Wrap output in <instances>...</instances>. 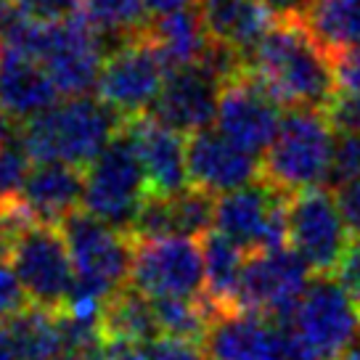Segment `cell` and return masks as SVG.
Returning a JSON list of instances; mask_svg holds the SVG:
<instances>
[{
  "instance_id": "cell-1",
  "label": "cell",
  "mask_w": 360,
  "mask_h": 360,
  "mask_svg": "<svg viewBox=\"0 0 360 360\" xmlns=\"http://www.w3.org/2000/svg\"><path fill=\"white\" fill-rule=\"evenodd\" d=\"M244 72L281 106L326 109L339 90L334 56L313 37L304 22H276L244 61Z\"/></svg>"
},
{
  "instance_id": "cell-2",
  "label": "cell",
  "mask_w": 360,
  "mask_h": 360,
  "mask_svg": "<svg viewBox=\"0 0 360 360\" xmlns=\"http://www.w3.org/2000/svg\"><path fill=\"white\" fill-rule=\"evenodd\" d=\"M124 124L101 98L75 96L24 122L22 148L34 165L64 162L85 169L122 133Z\"/></svg>"
},
{
  "instance_id": "cell-3",
  "label": "cell",
  "mask_w": 360,
  "mask_h": 360,
  "mask_svg": "<svg viewBox=\"0 0 360 360\" xmlns=\"http://www.w3.org/2000/svg\"><path fill=\"white\" fill-rule=\"evenodd\" d=\"M334 138L323 109H289L276 141L262 154V180L289 196L323 186L331 175Z\"/></svg>"
},
{
  "instance_id": "cell-4",
  "label": "cell",
  "mask_w": 360,
  "mask_h": 360,
  "mask_svg": "<svg viewBox=\"0 0 360 360\" xmlns=\"http://www.w3.org/2000/svg\"><path fill=\"white\" fill-rule=\"evenodd\" d=\"M148 196L151 193L146 175L135 151L133 135L124 124L122 133L85 167L82 210L130 236Z\"/></svg>"
},
{
  "instance_id": "cell-5",
  "label": "cell",
  "mask_w": 360,
  "mask_h": 360,
  "mask_svg": "<svg viewBox=\"0 0 360 360\" xmlns=\"http://www.w3.org/2000/svg\"><path fill=\"white\" fill-rule=\"evenodd\" d=\"M6 255L22 283L30 304L64 310L75 289V265L61 225L27 223L16 228L6 241Z\"/></svg>"
},
{
  "instance_id": "cell-6",
  "label": "cell",
  "mask_w": 360,
  "mask_h": 360,
  "mask_svg": "<svg viewBox=\"0 0 360 360\" xmlns=\"http://www.w3.org/2000/svg\"><path fill=\"white\" fill-rule=\"evenodd\" d=\"M61 233L77 276L75 289L109 300L117 289L127 286L135 252V241L127 233L96 220L85 210L69 214L61 223Z\"/></svg>"
},
{
  "instance_id": "cell-7",
  "label": "cell",
  "mask_w": 360,
  "mask_h": 360,
  "mask_svg": "<svg viewBox=\"0 0 360 360\" xmlns=\"http://www.w3.org/2000/svg\"><path fill=\"white\" fill-rule=\"evenodd\" d=\"M292 331L315 360H342L360 342V307L334 276L307 283Z\"/></svg>"
},
{
  "instance_id": "cell-8",
  "label": "cell",
  "mask_w": 360,
  "mask_h": 360,
  "mask_svg": "<svg viewBox=\"0 0 360 360\" xmlns=\"http://www.w3.org/2000/svg\"><path fill=\"white\" fill-rule=\"evenodd\" d=\"M167 72V64L162 61L157 48L148 43L143 30L141 34L124 37L109 48L96 93L124 122H130L143 117L146 109H154Z\"/></svg>"
},
{
  "instance_id": "cell-9",
  "label": "cell",
  "mask_w": 360,
  "mask_h": 360,
  "mask_svg": "<svg viewBox=\"0 0 360 360\" xmlns=\"http://www.w3.org/2000/svg\"><path fill=\"white\" fill-rule=\"evenodd\" d=\"M289 247L315 276H334L349 249V228L337 204V193L323 186L292 193L286 202Z\"/></svg>"
},
{
  "instance_id": "cell-10",
  "label": "cell",
  "mask_w": 360,
  "mask_h": 360,
  "mask_svg": "<svg viewBox=\"0 0 360 360\" xmlns=\"http://www.w3.org/2000/svg\"><path fill=\"white\" fill-rule=\"evenodd\" d=\"M286 202H289V193L273 188L268 180L259 178L217 199L214 231L231 238L247 255L281 249L289 244Z\"/></svg>"
},
{
  "instance_id": "cell-11",
  "label": "cell",
  "mask_w": 360,
  "mask_h": 360,
  "mask_svg": "<svg viewBox=\"0 0 360 360\" xmlns=\"http://www.w3.org/2000/svg\"><path fill=\"white\" fill-rule=\"evenodd\" d=\"M310 273L313 270L292 247L249 255L238 289V310L270 318L278 326H292Z\"/></svg>"
},
{
  "instance_id": "cell-12",
  "label": "cell",
  "mask_w": 360,
  "mask_h": 360,
  "mask_svg": "<svg viewBox=\"0 0 360 360\" xmlns=\"http://www.w3.org/2000/svg\"><path fill=\"white\" fill-rule=\"evenodd\" d=\"M130 286L148 300L204 297L202 244L188 236H165L135 241Z\"/></svg>"
},
{
  "instance_id": "cell-13",
  "label": "cell",
  "mask_w": 360,
  "mask_h": 360,
  "mask_svg": "<svg viewBox=\"0 0 360 360\" xmlns=\"http://www.w3.org/2000/svg\"><path fill=\"white\" fill-rule=\"evenodd\" d=\"M103 34L93 30L82 16H69L45 24V37L37 61L51 75L61 96H88L96 90L106 58Z\"/></svg>"
},
{
  "instance_id": "cell-14",
  "label": "cell",
  "mask_w": 360,
  "mask_h": 360,
  "mask_svg": "<svg viewBox=\"0 0 360 360\" xmlns=\"http://www.w3.org/2000/svg\"><path fill=\"white\" fill-rule=\"evenodd\" d=\"M281 120V103L262 88L257 77L241 69L238 75L225 79L214 130H220L238 148L249 151L252 157L265 154L278 135Z\"/></svg>"
},
{
  "instance_id": "cell-15",
  "label": "cell",
  "mask_w": 360,
  "mask_h": 360,
  "mask_svg": "<svg viewBox=\"0 0 360 360\" xmlns=\"http://www.w3.org/2000/svg\"><path fill=\"white\" fill-rule=\"evenodd\" d=\"M223 85L225 77L207 61L169 69L151 117L178 133H202L217 117Z\"/></svg>"
},
{
  "instance_id": "cell-16",
  "label": "cell",
  "mask_w": 360,
  "mask_h": 360,
  "mask_svg": "<svg viewBox=\"0 0 360 360\" xmlns=\"http://www.w3.org/2000/svg\"><path fill=\"white\" fill-rule=\"evenodd\" d=\"M188 154V180L191 186L212 196H223L262 178V165L257 157L238 148L220 130L207 127L186 141Z\"/></svg>"
},
{
  "instance_id": "cell-17",
  "label": "cell",
  "mask_w": 360,
  "mask_h": 360,
  "mask_svg": "<svg viewBox=\"0 0 360 360\" xmlns=\"http://www.w3.org/2000/svg\"><path fill=\"white\" fill-rule=\"evenodd\" d=\"M135 151L146 175L151 196H175L191 186L188 154L183 133L159 122L157 117H138L127 122Z\"/></svg>"
},
{
  "instance_id": "cell-18",
  "label": "cell",
  "mask_w": 360,
  "mask_h": 360,
  "mask_svg": "<svg viewBox=\"0 0 360 360\" xmlns=\"http://www.w3.org/2000/svg\"><path fill=\"white\" fill-rule=\"evenodd\" d=\"M289 326L247 310L217 313L204 337L210 360H278Z\"/></svg>"
},
{
  "instance_id": "cell-19",
  "label": "cell",
  "mask_w": 360,
  "mask_h": 360,
  "mask_svg": "<svg viewBox=\"0 0 360 360\" xmlns=\"http://www.w3.org/2000/svg\"><path fill=\"white\" fill-rule=\"evenodd\" d=\"M85 196V169L64 162L34 165L19 191V202L34 223L61 225L77 212Z\"/></svg>"
},
{
  "instance_id": "cell-20",
  "label": "cell",
  "mask_w": 360,
  "mask_h": 360,
  "mask_svg": "<svg viewBox=\"0 0 360 360\" xmlns=\"http://www.w3.org/2000/svg\"><path fill=\"white\" fill-rule=\"evenodd\" d=\"M207 37L214 45L236 53L241 61L270 32L276 19L259 0H196Z\"/></svg>"
},
{
  "instance_id": "cell-21",
  "label": "cell",
  "mask_w": 360,
  "mask_h": 360,
  "mask_svg": "<svg viewBox=\"0 0 360 360\" xmlns=\"http://www.w3.org/2000/svg\"><path fill=\"white\" fill-rule=\"evenodd\" d=\"M58 96L61 93L37 58L0 48V112L16 122H30L56 106Z\"/></svg>"
},
{
  "instance_id": "cell-22",
  "label": "cell",
  "mask_w": 360,
  "mask_h": 360,
  "mask_svg": "<svg viewBox=\"0 0 360 360\" xmlns=\"http://www.w3.org/2000/svg\"><path fill=\"white\" fill-rule=\"evenodd\" d=\"M199 244L204 255V297L217 313L238 310V289L249 255L214 228L204 233Z\"/></svg>"
},
{
  "instance_id": "cell-23",
  "label": "cell",
  "mask_w": 360,
  "mask_h": 360,
  "mask_svg": "<svg viewBox=\"0 0 360 360\" xmlns=\"http://www.w3.org/2000/svg\"><path fill=\"white\" fill-rule=\"evenodd\" d=\"M146 37L148 43L157 48V53L167 64V69L199 64L212 45L196 8L157 16L146 27Z\"/></svg>"
},
{
  "instance_id": "cell-24",
  "label": "cell",
  "mask_w": 360,
  "mask_h": 360,
  "mask_svg": "<svg viewBox=\"0 0 360 360\" xmlns=\"http://www.w3.org/2000/svg\"><path fill=\"white\" fill-rule=\"evenodd\" d=\"M101 334L103 342H133V345L151 347L162 337L154 302L146 294L133 289L130 283L117 289L103 304Z\"/></svg>"
},
{
  "instance_id": "cell-25",
  "label": "cell",
  "mask_w": 360,
  "mask_h": 360,
  "mask_svg": "<svg viewBox=\"0 0 360 360\" xmlns=\"http://www.w3.org/2000/svg\"><path fill=\"white\" fill-rule=\"evenodd\" d=\"M64 310L27 304L6 321L19 360H61L64 358Z\"/></svg>"
},
{
  "instance_id": "cell-26",
  "label": "cell",
  "mask_w": 360,
  "mask_h": 360,
  "mask_svg": "<svg viewBox=\"0 0 360 360\" xmlns=\"http://www.w3.org/2000/svg\"><path fill=\"white\" fill-rule=\"evenodd\" d=\"M302 22L334 58L360 45V0H315Z\"/></svg>"
},
{
  "instance_id": "cell-27",
  "label": "cell",
  "mask_w": 360,
  "mask_h": 360,
  "mask_svg": "<svg viewBox=\"0 0 360 360\" xmlns=\"http://www.w3.org/2000/svg\"><path fill=\"white\" fill-rule=\"evenodd\" d=\"M151 302H154L162 337L204 345L210 323L217 315L207 297H165V300H151Z\"/></svg>"
},
{
  "instance_id": "cell-28",
  "label": "cell",
  "mask_w": 360,
  "mask_h": 360,
  "mask_svg": "<svg viewBox=\"0 0 360 360\" xmlns=\"http://www.w3.org/2000/svg\"><path fill=\"white\" fill-rule=\"evenodd\" d=\"M82 19L114 43L146 30V0H79Z\"/></svg>"
},
{
  "instance_id": "cell-29",
  "label": "cell",
  "mask_w": 360,
  "mask_h": 360,
  "mask_svg": "<svg viewBox=\"0 0 360 360\" xmlns=\"http://www.w3.org/2000/svg\"><path fill=\"white\" fill-rule=\"evenodd\" d=\"M27 162L30 157L24 154L22 146H3L0 148V207L19 199V191L27 178Z\"/></svg>"
},
{
  "instance_id": "cell-30",
  "label": "cell",
  "mask_w": 360,
  "mask_h": 360,
  "mask_svg": "<svg viewBox=\"0 0 360 360\" xmlns=\"http://www.w3.org/2000/svg\"><path fill=\"white\" fill-rule=\"evenodd\" d=\"M358 178H360V133H342V130H337L328 183L342 186V183H349V180H358Z\"/></svg>"
},
{
  "instance_id": "cell-31",
  "label": "cell",
  "mask_w": 360,
  "mask_h": 360,
  "mask_svg": "<svg viewBox=\"0 0 360 360\" xmlns=\"http://www.w3.org/2000/svg\"><path fill=\"white\" fill-rule=\"evenodd\" d=\"M334 130L342 133H360V90L339 88L334 98L323 109Z\"/></svg>"
},
{
  "instance_id": "cell-32",
  "label": "cell",
  "mask_w": 360,
  "mask_h": 360,
  "mask_svg": "<svg viewBox=\"0 0 360 360\" xmlns=\"http://www.w3.org/2000/svg\"><path fill=\"white\" fill-rule=\"evenodd\" d=\"M27 304H30V300H27L22 283L13 273V265L8 255H6V247L0 244V321H8L11 315L24 310Z\"/></svg>"
},
{
  "instance_id": "cell-33",
  "label": "cell",
  "mask_w": 360,
  "mask_h": 360,
  "mask_svg": "<svg viewBox=\"0 0 360 360\" xmlns=\"http://www.w3.org/2000/svg\"><path fill=\"white\" fill-rule=\"evenodd\" d=\"M13 6L37 22H61L79 11V0H13Z\"/></svg>"
},
{
  "instance_id": "cell-34",
  "label": "cell",
  "mask_w": 360,
  "mask_h": 360,
  "mask_svg": "<svg viewBox=\"0 0 360 360\" xmlns=\"http://www.w3.org/2000/svg\"><path fill=\"white\" fill-rule=\"evenodd\" d=\"M148 360H210V358H207V349L199 342L159 337L148 347Z\"/></svg>"
},
{
  "instance_id": "cell-35",
  "label": "cell",
  "mask_w": 360,
  "mask_h": 360,
  "mask_svg": "<svg viewBox=\"0 0 360 360\" xmlns=\"http://www.w3.org/2000/svg\"><path fill=\"white\" fill-rule=\"evenodd\" d=\"M334 193H337V204H339V210H342V217H345V223H347L349 233L358 236V241H360V178L337 186Z\"/></svg>"
},
{
  "instance_id": "cell-36",
  "label": "cell",
  "mask_w": 360,
  "mask_h": 360,
  "mask_svg": "<svg viewBox=\"0 0 360 360\" xmlns=\"http://www.w3.org/2000/svg\"><path fill=\"white\" fill-rule=\"evenodd\" d=\"M337 278L360 307V241L349 244L347 255H345V259H342V265L337 270Z\"/></svg>"
},
{
  "instance_id": "cell-37",
  "label": "cell",
  "mask_w": 360,
  "mask_h": 360,
  "mask_svg": "<svg viewBox=\"0 0 360 360\" xmlns=\"http://www.w3.org/2000/svg\"><path fill=\"white\" fill-rule=\"evenodd\" d=\"M337 64V82L339 88H355L360 90V45L349 48L345 53L334 58Z\"/></svg>"
},
{
  "instance_id": "cell-38",
  "label": "cell",
  "mask_w": 360,
  "mask_h": 360,
  "mask_svg": "<svg viewBox=\"0 0 360 360\" xmlns=\"http://www.w3.org/2000/svg\"><path fill=\"white\" fill-rule=\"evenodd\" d=\"M259 3L268 8L276 22H292V19L302 22L315 0H259Z\"/></svg>"
},
{
  "instance_id": "cell-39",
  "label": "cell",
  "mask_w": 360,
  "mask_h": 360,
  "mask_svg": "<svg viewBox=\"0 0 360 360\" xmlns=\"http://www.w3.org/2000/svg\"><path fill=\"white\" fill-rule=\"evenodd\" d=\"M196 0H146V8L148 13L157 19V16H169V13H178V11H188L193 8Z\"/></svg>"
},
{
  "instance_id": "cell-40",
  "label": "cell",
  "mask_w": 360,
  "mask_h": 360,
  "mask_svg": "<svg viewBox=\"0 0 360 360\" xmlns=\"http://www.w3.org/2000/svg\"><path fill=\"white\" fill-rule=\"evenodd\" d=\"M8 8H11V3H8V0H0V16L8 11Z\"/></svg>"
}]
</instances>
